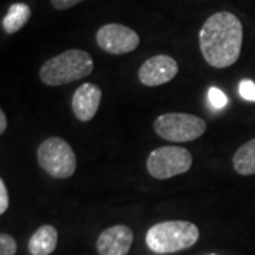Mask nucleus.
Returning <instances> with one entry per match:
<instances>
[{
  "label": "nucleus",
  "mask_w": 255,
  "mask_h": 255,
  "mask_svg": "<svg viewBox=\"0 0 255 255\" xmlns=\"http://www.w3.org/2000/svg\"><path fill=\"white\" fill-rule=\"evenodd\" d=\"M244 30L240 18L230 11L210 16L199 33L201 54L214 68H227L237 63L241 54Z\"/></svg>",
  "instance_id": "1"
},
{
  "label": "nucleus",
  "mask_w": 255,
  "mask_h": 255,
  "mask_svg": "<svg viewBox=\"0 0 255 255\" xmlns=\"http://www.w3.org/2000/svg\"><path fill=\"white\" fill-rule=\"evenodd\" d=\"M94 70L92 57L82 50H67L47 60L40 67L38 77L48 87H58L88 77Z\"/></svg>",
  "instance_id": "2"
},
{
  "label": "nucleus",
  "mask_w": 255,
  "mask_h": 255,
  "mask_svg": "<svg viewBox=\"0 0 255 255\" xmlns=\"http://www.w3.org/2000/svg\"><path fill=\"white\" fill-rule=\"evenodd\" d=\"M199 237V228L190 221H163L147 230L146 246L156 254H172L193 247Z\"/></svg>",
  "instance_id": "3"
},
{
  "label": "nucleus",
  "mask_w": 255,
  "mask_h": 255,
  "mask_svg": "<svg viewBox=\"0 0 255 255\" xmlns=\"http://www.w3.org/2000/svg\"><path fill=\"white\" fill-rule=\"evenodd\" d=\"M37 162L41 169L55 179H68L77 169L73 147L63 137L46 139L37 149Z\"/></svg>",
  "instance_id": "4"
},
{
  "label": "nucleus",
  "mask_w": 255,
  "mask_h": 255,
  "mask_svg": "<svg viewBox=\"0 0 255 255\" xmlns=\"http://www.w3.org/2000/svg\"><path fill=\"white\" fill-rule=\"evenodd\" d=\"M153 129L164 140L190 142L200 137L206 132L207 124L204 122V119L191 114L169 112L156 118Z\"/></svg>",
  "instance_id": "5"
},
{
  "label": "nucleus",
  "mask_w": 255,
  "mask_h": 255,
  "mask_svg": "<svg viewBox=\"0 0 255 255\" xmlns=\"http://www.w3.org/2000/svg\"><path fill=\"white\" fill-rule=\"evenodd\" d=\"M191 163L193 157L187 149L180 146H162L149 155L146 167L155 179L166 180L189 172Z\"/></svg>",
  "instance_id": "6"
},
{
  "label": "nucleus",
  "mask_w": 255,
  "mask_h": 255,
  "mask_svg": "<svg viewBox=\"0 0 255 255\" xmlns=\"http://www.w3.org/2000/svg\"><path fill=\"white\" fill-rule=\"evenodd\" d=\"M97 44L105 53L114 55H122L136 50L140 38L132 28L118 23L105 24L97 31Z\"/></svg>",
  "instance_id": "7"
},
{
  "label": "nucleus",
  "mask_w": 255,
  "mask_h": 255,
  "mask_svg": "<svg viewBox=\"0 0 255 255\" xmlns=\"http://www.w3.org/2000/svg\"><path fill=\"white\" fill-rule=\"evenodd\" d=\"M179 73L176 60L169 55L159 54L150 57L137 71L139 81L146 87H157L172 81Z\"/></svg>",
  "instance_id": "8"
},
{
  "label": "nucleus",
  "mask_w": 255,
  "mask_h": 255,
  "mask_svg": "<svg viewBox=\"0 0 255 255\" xmlns=\"http://www.w3.org/2000/svg\"><path fill=\"white\" fill-rule=\"evenodd\" d=\"M133 244V233L125 224H118L104 230L97 240L100 255H128Z\"/></svg>",
  "instance_id": "9"
},
{
  "label": "nucleus",
  "mask_w": 255,
  "mask_h": 255,
  "mask_svg": "<svg viewBox=\"0 0 255 255\" xmlns=\"http://www.w3.org/2000/svg\"><path fill=\"white\" fill-rule=\"evenodd\" d=\"M101 100H102V91L98 85L85 82L81 87H78L73 95V112L75 118L81 122L91 121L100 108Z\"/></svg>",
  "instance_id": "10"
},
{
  "label": "nucleus",
  "mask_w": 255,
  "mask_h": 255,
  "mask_svg": "<svg viewBox=\"0 0 255 255\" xmlns=\"http://www.w3.org/2000/svg\"><path fill=\"white\" fill-rule=\"evenodd\" d=\"M58 243V233L53 226H41L28 240V253L31 255H50Z\"/></svg>",
  "instance_id": "11"
},
{
  "label": "nucleus",
  "mask_w": 255,
  "mask_h": 255,
  "mask_svg": "<svg viewBox=\"0 0 255 255\" xmlns=\"http://www.w3.org/2000/svg\"><path fill=\"white\" fill-rule=\"evenodd\" d=\"M233 166L241 176L255 174V139H251L238 147L233 157Z\"/></svg>",
  "instance_id": "12"
},
{
  "label": "nucleus",
  "mask_w": 255,
  "mask_h": 255,
  "mask_svg": "<svg viewBox=\"0 0 255 255\" xmlns=\"http://www.w3.org/2000/svg\"><path fill=\"white\" fill-rule=\"evenodd\" d=\"M30 14H31V11H30V7L26 3H14L10 6L6 16L3 17L1 26H3L6 33L14 34L20 28L24 27V24L30 18Z\"/></svg>",
  "instance_id": "13"
},
{
  "label": "nucleus",
  "mask_w": 255,
  "mask_h": 255,
  "mask_svg": "<svg viewBox=\"0 0 255 255\" xmlns=\"http://www.w3.org/2000/svg\"><path fill=\"white\" fill-rule=\"evenodd\" d=\"M209 101L214 110H223L227 105L228 100L227 95L221 90L216 88V87H211L209 90Z\"/></svg>",
  "instance_id": "14"
},
{
  "label": "nucleus",
  "mask_w": 255,
  "mask_h": 255,
  "mask_svg": "<svg viewBox=\"0 0 255 255\" xmlns=\"http://www.w3.org/2000/svg\"><path fill=\"white\" fill-rule=\"evenodd\" d=\"M17 251L16 240L9 234L0 236V255H14Z\"/></svg>",
  "instance_id": "15"
},
{
  "label": "nucleus",
  "mask_w": 255,
  "mask_h": 255,
  "mask_svg": "<svg viewBox=\"0 0 255 255\" xmlns=\"http://www.w3.org/2000/svg\"><path fill=\"white\" fill-rule=\"evenodd\" d=\"M240 95L247 101L255 102V82L251 80H243L238 87Z\"/></svg>",
  "instance_id": "16"
},
{
  "label": "nucleus",
  "mask_w": 255,
  "mask_h": 255,
  "mask_svg": "<svg viewBox=\"0 0 255 255\" xmlns=\"http://www.w3.org/2000/svg\"><path fill=\"white\" fill-rule=\"evenodd\" d=\"M7 209H9V193L4 182L0 180V214H4Z\"/></svg>",
  "instance_id": "17"
},
{
  "label": "nucleus",
  "mask_w": 255,
  "mask_h": 255,
  "mask_svg": "<svg viewBox=\"0 0 255 255\" xmlns=\"http://www.w3.org/2000/svg\"><path fill=\"white\" fill-rule=\"evenodd\" d=\"M81 1H84V0H51V4L57 10H68L74 6H77Z\"/></svg>",
  "instance_id": "18"
},
{
  "label": "nucleus",
  "mask_w": 255,
  "mask_h": 255,
  "mask_svg": "<svg viewBox=\"0 0 255 255\" xmlns=\"http://www.w3.org/2000/svg\"><path fill=\"white\" fill-rule=\"evenodd\" d=\"M6 127H7V119H6V114L1 110L0 111V133H4Z\"/></svg>",
  "instance_id": "19"
}]
</instances>
